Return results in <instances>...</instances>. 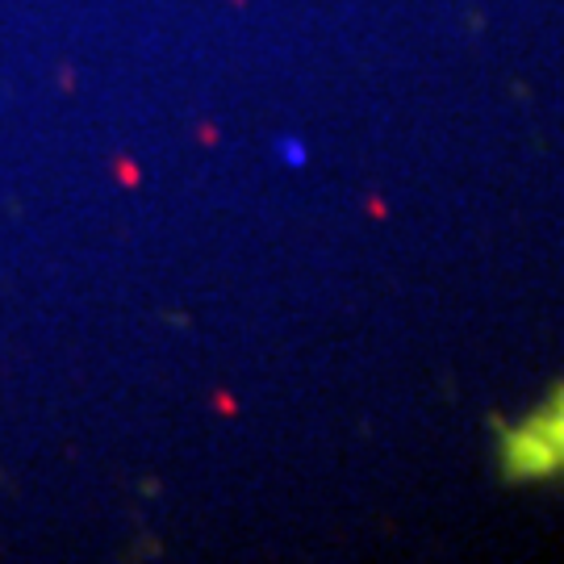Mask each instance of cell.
Wrapping results in <instances>:
<instances>
[{"instance_id": "obj_2", "label": "cell", "mask_w": 564, "mask_h": 564, "mask_svg": "<svg viewBox=\"0 0 564 564\" xmlns=\"http://www.w3.org/2000/svg\"><path fill=\"white\" fill-rule=\"evenodd\" d=\"M113 167H118V184H126V188H134V184H139V163H130V160H118L113 163Z\"/></svg>"}, {"instance_id": "obj_3", "label": "cell", "mask_w": 564, "mask_h": 564, "mask_svg": "<svg viewBox=\"0 0 564 564\" xmlns=\"http://www.w3.org/2000/svg\"><path fill=\"white\" fill-rule=\"evenodd\" d=\"M214 405H218V410H223L226 419H230V414H239V402H235V398H230V393H214Z\"/></svg>"}, {"instance_id": "obj_1", "label": "cell", "mask_w": 564, "mask_h": 564, "mask_svg": "<svg viewBox=\"0 0 564 564\" xmlns=\"http://www.w3.org/2000/svg\"><path fill=\"white\" fill-rule=\"evenodd\" d=\"M564 402V389L556 393ZM552 419H531L523 431L506 435V477H552L564 468V410H547Z\"/></svg>"}, {"instance_id": "obj_4", "label": "cell", "mask_w": 564, "mask_h": 564, "mask_svg": "<svg viewBox=\"0 0 564 564\" xmlns=\"http://www.w3.org/2000/svg\"><path fill=\"white\" fill-rule=\"evenodd\" d=\"M368 209H372V218H384V202H377V197L368 202Z\"/></svg>"}]
</instances>
